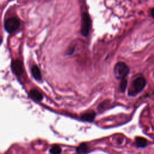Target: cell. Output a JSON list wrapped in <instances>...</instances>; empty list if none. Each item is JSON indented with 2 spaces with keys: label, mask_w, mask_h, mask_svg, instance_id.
I'll return each mask as SVG.
<instances>
[{
  "label": "cell",
  "mask_w": 154,
  "mask_h": 154,
  "mask_svg": "<svg viewBox=\"0 0 154 154\" xmlns=\"http://www.w3.org/2000/svg\"><path fill=\"white\" fill-rule=\"evenodd\" d=\"M146 84V81L144 78L139 76L134 79L128 90V94L131 96L137 95L141 92Z\"/></svg>",
  "instance_id": "6da1fadb"
},
{
  "label": "cell",
  "mask_w": 154,
  "mask_h": 154,
  "mask_svg": "<svg viewBox=\"0 0 154 154\" xmlns=\"http://www.w3.org/2000/svg\"><path fill=\"white\" fill-rule=\"evenodd\" d=\"M114 75L117 79H122L125 78L129 72V68L124 62L117 63L113 69Z\"/></svg>",
  "instance_id": "7a4b0ae2"
},
{
  "label": "cell",
  "mask_w": 154,
  "mask_h": 154,
  "mask_svg": "<svg viewBox=\"0 0 154 154\" xmlns=\"http://www.w3.org/2000/svg\"><path fill=\"white\" fill-rule=\"evenodd\" d=\"M20 26V21L17 17H11L4 22V28L8 33H12Z\"/></svg>",
  "instance_id": "3957f363"
},
{
  "label": "cell",
  "mask_w": 154,
  "mask_h": 154,
  "mask_svg": "<svg viewBox=\"0 0 154 154\" xmlns=\"http://www.w3.org/2000/svg\"><path fill=\"white\" fill-rule=\"evenodd\" d=\"M91 20L88 13H84L82 16V25L81 29V34L84 37H87L90 29Z\"/></svg>",
  "instance_id": "277c9868"
},
{
  "label": "cell",
  "mask_w": 154,
  "mask_h": 154,
  "mask_svg": "<svg viewBox=\"0 0 154 154\" xmlns=\"http://www.w3.org/2000/svg\"><path fill=\"white\" fill-rule=\"evenodd\" d=\"M11 69L15 75L17 76H20L23 72V67L22 61L18 59L13 60L11 63Z\"/></svg>",
  "instance_id": "5b68a950"
},
{
  "label": "cell",
  "mask_w": 154,
  "mask_h": 154,
  "mask_svg": "<svg viewBox=\"0 0 154 154\" xmlns=\"http://www.w3.org/2000/svg\"><path fill=\"white\" fill-rule=\"evenodd\" d=\"M96 116V112L94 111H89L82 114L81 116L82 120L87 122H92Z\"/></svg>",
  "instance_id": "8992f818"
},
{
  "label": "cell",
  "mask_w": 154,
  "mask_h": 154,
  "mask_svg": "<svg viewBox=\"0 0 154 154\" xmlns=\"http://www.w3.org/2000/svg\"><path fill=\"white\" fill-rule=\"evenodd\" d=\"M31 72L33 78L37 81L42 80V73L39 68L36 65H33L31 69Z\"/></svg>",
  "instance_id": "52a82bcc"
},
{
  "label": "cell",
  "mask_w": 154,
  "mask_h": 154,
  "mask_svg": "<svg viewBox=\"0 0 154 154\" xmlns=\"http://www.w3.org/2000/svg\"><path fill=\"white\" fill-rule=\"evenodd\" d=\"M29 96L34 100L37 101H41L43 99L42 94L36 89H32L29 91Z\"/></svg>",
  "instance_id": "ba28073f"
},
{
  "label": "cell",
  "mask_w": 154,
  "mask_h": 154,
  "mask_svg": "<svg viewBox=\"0 0 154 154\" xmlns=\"http://www.w3.org/2000/svg\"><path fill=\"white\" fill-rule=\"evenodd\" d=\"M89 151V147L86 143H81L76 149L77 154H86Z\"/></svg>",
  "instance_id": "9c48e42d"
},
{
  "label": "cell",
  "mask_w": 154,
  "mask_h": 154,
  "mask_svg": "<svg viewBox=\"0 0 154 154\" xmlns=\"http://www.w3.org/2000/svg\"><path fill=\"white\" fill-rule=\"evenodd\" d=\"M135 143L137 146L139 147H144L146 146L147 142L146 138L141 137H138L135 138Z\"/></svg>",
  "instance_id": "30bf717a"
},
{
  "label": "cell",
  "mask_w": 154,
  "mask_h": 154,
  "mask_svg": "<svg viewBox=\"0 0 154 154\" xmlns=\"http://www.w3.org/2000/svg\"><path fill=\"white\" fill-rule=\"evenodd\" d=\"M49 152L51 154H61V148L60 146L57 144H54L49 149Z\"/></svg>",
  "instance_id": "8fae6325"
},
{
  "label": "cell",
  "mask_w": 154,
  "mask_h": 154,
  "mask_svg": "<svg viewBox=\"0 0 154 154\" xmlns=\"http://www.w3.org/2000/svg\"><path fill=\"white\" fill-rule=\"evenodd\" d=\"M128 85L127 80L125 78L121 79V82L120 83V89L122 92H125Z\"/></svg>",
  "instance_id": "7c38bea8"
},
{
  "label": "cell",
  "mask_w": 154,
  "mask_h": 154,
  "mask_svg": "<svg viewBox=\"0 0 154 154\" xmlns=\"http://www.w3.org/2000/svg\"><path fill=\"white\" fill-rule=\"evenodd\" d=\"M74 50H75V48L74 47H73V48H69V50H68V51H67V54L68 55H71V54H72L73 53V52H74Z\"/></svg>",
  "instance_id": "4fadbf2b"
},
{
  "label": "cell",
  "mask_w": 154,
  "mask_h": 154,
  "mask_svg": "<svg viewBox=\"0 0 154 154\" xmlns=\"http://www.w3.org/2000/svg\"><path fill=\"white\" fill-rule=\"evenodd\" d=\"M150 14H151V16L154 18V8L152 9L151 12H150Z\"/></svg>",
  "instance_id": "5bb4252c"
}]
</instances>
